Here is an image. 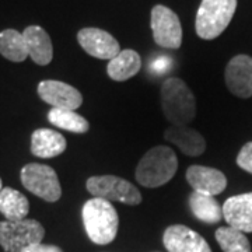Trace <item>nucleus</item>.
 <instances>
[{
    "instance_id": "nucleus-2",
    "label": "nucleus",
    "mask_w": 252,
    "mask_h": 252,
    "mask_svg": "<svg viewBox=\"0 0 252 252\" xmlns=\"http://www.w3.org/2000/svg\"><path fill=\"white\" fill-rule=\"evenodd\" d=\"M178 170L175 152L167 146L152 147L136 167V181L146 188H158L172 180Z\"/></svg>"
},
{
    "instance_id": "nucleus-25",
    "label": "nucleus",
    "mask_w": 252,
    "mask_h": 252,
    "mask_svg": "<svg viewBox=\"0 0 252 252\" xmlns=\"http://www.w3.org/2000/svg\"><path fill=\"white\" fill-rule=\"evenodd\" d=\"M21 252H63L59 247L56 245H48V244L38 243L34 245H30L27 248H24Z\"/></svg>"
},
{
    "instance_id": "nucleus-4",
    "label": "nucleus",
    "mask_w": 252,
    "mask_h": 252,
    "mask_svg": "<svg viewBox=\"0 0 252 252\" xmlns=\"http://www.w3.org/2000/svg\"><path fill=\"white\" fill-rule=\"evenodd\" d=\"M237 0H202L196 13V34L202 39H215L231 23Z\"/></svg>"
},
{
    "instance_id": "nucleus-1",
    "label": "nucleus",
    "mask_w": 252,
    "mask_h": 252,
    "mask_svg": "<svg viewBox=\"0 0 252 252\" xmlns=\"http://www.w3.org/2000/svg\"><path fill=\"white\" fill-rule=\"evenodd\" d=\"M81 219L86 233L94 244L107 245L115 240L119 217L111 202L99 198L89 199L83 205Z\"/></svg>"
},
{
    "instance_id": "nucleus-20",
    "label": "nucleus",
    "mask_w": 252,
    "mask_h": 252,
    "mask_svg": "<svg viewBox=\"0 0 252 252\" xmlns=\"http://www.w3.org/2000/svg\"><path fill=\"white\" fill-rule=\"evenodd\" d=\"M30 212V202L23 195L13 188H3L0 192V213L6 220L16 221L24 220Z\"/></svg>"
},
{
    "instance_id": "nucleus-24",
    "label": "nucleus",
    "mask_w": 252,
    "mask_h": 252,
    "mask_svg": "<svg viewBox=\"0 0 252 252\" xmlns=\"http://www.w3.org/2000/svg\"><path fill=\"white\" fill-rule=\"evenodd\" d=\"M237 165L244 171L252 174V142L244 144L237 156Z\"/></svg>"
},
{
    "instance_id": "nucleus-14",
    "label": "nucleus",
    "mask_w": 252,
    "mask_h": 252,
    "mask_svg": "<svg viewBox=\"0 0 252 252\" xmlns=\"http://www.w3.org/2000/svg\"><path fill=\"white\" fill-rule=\"evenodd\" d=\"M227 224L243 233H252V192L228 198L223 205Z\"/></svg>"
},
{
    "instance_id": "nucleus-8",
    "label": "nucleus",
    "mask_w": 252,
    "mask_h": 252,
    "mask_svg": "<svg viewBox=\"0 0 252 252\" xmlns=\"http://www.w3.org/2000/svg\"><path fill=\"white\" fill-rule=\"evenodd\" d=\"M152 30L157 45L178 49L182 44V27L178 16L171 9L157 4L152 10Z\"/></svg>"
},
{
    "instance_id": "nucleus-18",
    "label": "nucleus",
    "mask_w": 252,
    "mask_h": 252,
    "mask_svg": "<svg viewBox=\"0 0 252 252\" xmlns=\"http://www.w3.org/2000/svg\"><path fill=\"white\" fill-rule=\"evenodd\" d=\"M142 69V58L133 49H124L111 59L107 67L108 76L115 81H126Z\"/></svg>"
},
{
    "instance_id": "nucleus-9",
    "label": "nucleus",
    "mask_w": 252,
    "mask_h": 252,
    "mask_svg": "<svg viewBox=\"0 0 252 252\" xmlns=\"http://www.w3.org/2000/svg\"><path fill=\"white\" fill-rule=\"evenodd\" d=\"M38 95L52 108L76 111L83 104V95L73 86L59 80H44L38 84Z\"/></svg>"
},
{
    "instance_id": "nucleus-6",
    "label": "nucleus",
    "mask_w": 252,
    "mask_h": 252,
    "mask_svg": "<svg viewBox=\"0 0 252 252\" xmlns=\"http://www.w3.org/2000/svg\"><path fill=\"white\" fill-rule=\"evenodd\" d=\"M45 230L32 219L0 221V245L6 252H21L30 245L42 243Z\"/></svg>"
},
{
    "instance_id": "nucleus-21",
    "label": "nucleus",
    "mask_w": 252,
    "mask_h": 252,
    "mask_svg": "<svg viewBox=\"0 0 252 252\" xmlns=\"http://www.w3.org/2000/svg\"><path fill=\"white\" fill-rule=\"evenodd\" d=\"M0 54L11 62H24L28 58L26 39L16 30H4L0 32Z\"/></svg>"
},
{
    "instance_id": "nucleus-13",
    "label": "nucleus",
    "mask_w": 252,
    "mask_h": 252,
    "mask_svg": "<svg viewBox=\"0 0 252 252\" xmlns=\"http://www.w3.org/2000/svg\"><path fill=\"white\" fill-rule=\"evenodd\" d=\"M187 181L195 192L209 196H216L227 187L223 172L205 165H190L187 170Z\"/></svg>"
},
{
    "instance_id": "nucleus-19",
    "label": "nucleus",
    "mask_w": 252,
    "mask_h": 252,
    "mask_svg": "<svg viewBox=\"0 0 252 252\" xmlns=\"http://www.w3.org/2000/svg\"><path fill=\"white\" fill-rule=\"evenodd\" d=\"M189 207H190L193 216L200 220L202 223L216 224L223 219V207L219 205L215 196L193 192L189 196Z\"/></svg>"
},
{
    "instance_id": "nucleus-23",
    "label": "nucleus",
    "mask_w": 252,
    "mask_h": 252,
    "mask_svg": "<svg viewBox=\"0 0 252 252\" xmlns=\"http://www.w3.org/2000/svg\"><path fill=\"white\" fill-rule=\"evenodd\" d=\"M216 240L223 252H251V245L245 233L233 227H220L216 230Z\"/></svg>"
},
{
    "instance_id": "nucleus-7",
    "label": "nucleus",
    "mask_w": 252,
    "mask_h": 252,
    "mask_svg": "<svg viewBox=\"0 0 252 252\" xmlns=\"http://www.w3.org/2000/svg\"><path fill=\"white\" fill-rule=\"evenodd\" d=\"M20 175L24 188L38 198L54 203L62 196V187L52 167L39 162H30L23 167Z\"/></svg>"
},
{
    "instance_id": "nucleus-11",
    "label": "nucleus",
    "mask_w": 252,
    "mask_h": 252,
    "mask_svg": "<svg viewBox=\"0 0 252 252\" xmlns=\"http://www.w3.org/2000/svg\"><path fill=\"white\" fill-rule=\"evenodd\" d=\"M227 89L240 98L252 97V58L248 55H237L225 67Z\"/></svg>"
},
{
    "instance_id": "nucleus-5",
    "label": "nucleus",
    "mask_w": 252,
    "mask_h": 252,
    "mask_svg": "<svg viewBox=\"0 0 252 252\" xmlns=\"http://www.w3.org/2000/svg\"><path fill=\"white\" fill-rule=\"evenodd\" d=\"M86 188L94 198L108 202H121L136 206L142 203V193L132 182L117 175H97L86 182Z\"/></svg>"
},
{
    "instance_id": "nucleus-10",
    "label": "nucleus",
    "mask_w": 252,
    "mask_h": 252,
    "mask_svg": "<svg viewBox=\"0 0 252 252\" xmlns=\"http://www.w3.org/2000/svg\"><path fill=\"white\" fill-rule=\"evenodd\" d=\"M77 41L87 54L97 59L111 61L122 51L117 39L99 28H83L77 34Z\"/></svg>"
},
{
    "instance_id": "nucleus-12",
    "label": "nucleus",
    "mask_w": 252,
    "mask_h": 252,
    "mask_svg": "<svg viewBox=\"0 0 252 252\" xmlns=\"http://www.w3.org/2000/svg\"><path fill=\"white\" fill-rule=\"evenodd\" d=\"M162 243L168 252H212L202 235L182 224L170 225L164 231Z\"/></svg>"
},
{
    "instance_id": "nucleus-17",
    "label": "nucleus",
    "mask_w": 252,
    "mask_h": 252,
    "mask_svg": "<svg viewBox=\"0 0 252 252\" xmlns=\"http://www.w3.org/2000/svg\"><path fill=\"white\" fill-rule=\"evenodd\" d=\"M67 142L59 132L41 127L31 136V153L39 158H54L66 150Z\"/></svg>"
},
{
    "instance_id": "nucleus-26",
    "label": "nucleus",
    "mask_w": 252,
    "mask_h": 252,
    "mask_svg": "<svg viewBox=\"0 0 252 252\" xmlns=\"http://www.w3.org/2000/svg\"><path fill=\"white\" fill-rule=\"evenodd\" d=\"M1 189H3V185H1V178H0V192H1Z\"/></svg>"
},
{
    "instance_id": "nucleus-22",
    "label": "nucleus",
    "mask_w": 252,
    "mask_h": 252,
    "mask_svg": "<svg viewBox=\"0 0 252 252\" xmlns=\"http://www.w3.org/2000/svg\"><path fill=\"white\" fill-rule=\"evenodd\" d=\"M48 121L56 127L72 133H86L90 129L89 121L72 109L52 108L48 112Z\"/></svg>"
},
{
    "instance_id": "nucleus-3",
    "label": "nucleus",
    "mask_w": 252,
    "mask_h": 252,
    "mask_svg": "<svg viewBox=\"0 0 252 252\" xmlns=\"http://www.w3.org/2000/svg\"><path fill=\"white\" fill-rule=\"evenodd\" d=\"M161 107L164 117L177 126L189 125L196 115V99L187 83L171 77L161 86Z\"/></svg>"
},
{
    "instance_id": "nucleus-15",
    "label": "nucleus",
    "mask_w": 252,
    "mask_h": 252,
    "mask_svg": "<svg viewBox=\"0 0 252 252\" xmlns=\"http://www.w3.org/2000/svg\"><path fill=\"white\" fill-rule=\"evenodd\" d=\"M164 139L175 144L182 153L189 157H198L206 150L205 137L188 125L170 126L164 133Z\"/></svg>"
},
{
    "instance_id": "nucleus-16",
    "label": "nucleus",
    "mask_w": 252,
    "mask_h": 252,
    "mask_svg": "<svg viewBox=\"0 0 252 252\" xmlns=\"http://www.w3.org/2000/svg\"><path fill=\"white\" fill-rule=\"evenodd\" d=\"M23 35L26 39L28 56L39 66L49 64L54 58V46L45 30L39 26H30L24 30Z\"/></svg>"
}]
</instances>
